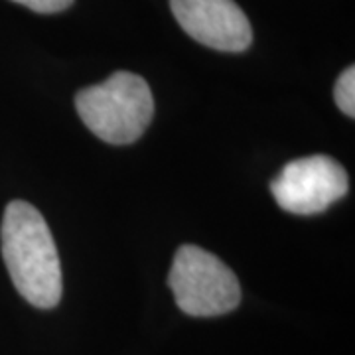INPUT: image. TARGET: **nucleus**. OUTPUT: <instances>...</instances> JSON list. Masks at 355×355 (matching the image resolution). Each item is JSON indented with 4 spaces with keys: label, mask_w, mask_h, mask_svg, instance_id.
<instances>
[{
    "label": "nucleus",
    "mask_w": 355,
    "mask_h": 355,
    "mask_svg": "<svg viewBox=\"0 0 355 355\" xmlns=\"http://www.w3.org/2000/svg\"><path fill=\"white\" fill-rule=\"evenodd\" d=\"M0 239L14 288L36 308H53L62 298V265L44 216L32 203L14 200L4 209Z\"/></svg>",
    "instance_id": "nucleus-1"
},
{
    "label": "nucleus",
    "mask_w": 355,
    "mask_h": 355,
    "mask_svg": "<svg viewBox=\"0 0 355 355\" xmlns=\"http://www.w3.org/2000/svg\"><path fill=\"white\" fill-rule=\"evenodd\" d=\"M76 109L95 137L116 146L130 144L153 121V91L137 73L116 71L99 85L81 89Z\"/></svg>",
    "instance_id": "nucleus-2"
},
{
    "label": "nucleus",
    "mask_w": 355,
    "mask_h": 355,
    "mask_svg": "<svg viewBox=\"0 0 355 355\" xmlns=\"http://www.w3.org/2000/svg\"><path fill=\"white\" fill-rule=\"evenodd\" d=\"M178 308L196 318L223 316L241 302L235 272L219 257L196 245H182L168 275Z\"/></svg>",
    "instance_id": "nucleus-3"
},
{
    "label": "nucleus",
    "mask_w": 355,
    "mask_h": 355,
    "mask_svg": "<svg viewBox=\"0 0 355 355\" xmlns=\"http://www.w3.org/2000/svg\"><path fill=\"white\" fill-rule=\"evenodd\" d=\"M349 190L347 172L326 154L292 160L270 182L280 207L294 216H314L342 200Z\"/></svg>",
    "instance_id": "nucleus-4"
},
{
    "label": "nucleus",
    "mask_w": 355,
    "mask_h": 355,
    "mask_svg": "<svg viewBox=\"0 0 355 355\" xmlns=\"http://www.w3.org/2000/svg\"><path fill=\"white\" fill-rule=\"evenodd\" d=\"M184 32L207 48L245 51L253 42V28L235 0H170Z\"/></svg>",
    "instance_id": "nucleus-5"
},
{
    "label": "nucleus",
    "mask_w": 355,
    "mask_h": 355,
    "mask_svg": "<svg viewBox=\"0 0 355 355\" xmlns=\"http://www.w3.org/2000/svg\"><path fill=\"white\" fill-rule=\"evenodd\" d=\"M334 97L342 113L347 116H355V67L349 65L342 76L338 77L336 87H334Z\"/></svg>",
    "instance_id": "nucleus-6"
},
{
    "label": "nucleus",
    "mask_w": 355,
    "mask_h": 355,
    "mask_svg": "<svg viewBox=\"0 0 355 355\" xmlns=\"http://www.w3.org/2000/svg\"><path fill=\"white\" fill-rule=\"evenodd\" d=\"M12 2H18V4L40 14L62 12L73 4V0H12Z\"/></svg>",
    "instance_id": "nucleus-7"
}]
</instances>
